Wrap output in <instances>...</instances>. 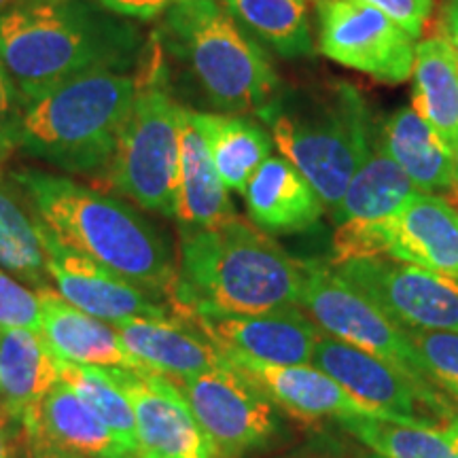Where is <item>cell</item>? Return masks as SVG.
Wrapping results in <instances>:
<instances>
[{
	"mask_svg": "<svg viewBox=\"0 0 458 458\" xmlns=\"http://www.w3.org/2000/svg\"><path fill=\"white\" fill-rule=\"evenodd\" d=\"M142 34L94 0H13L0 13V62L21 102L74 77L139 66Z\"/></svg>",
	"mask_w": 458,
	"mask_h": 458,
	"instance_id": "obj_1",
	"label": "cell"
},
{
	"mask_svg": "<svg viewBox=\"0 0 458 458\" xmlns=\"http://www.w3.org/2000/svg\"><path fill=\"white\" fill-rule=\"evenodd\" d=\"M303 261L270 233L233 215L213 227L181 229L174 317H236L300 306Z\"/></svg>",
	"mask_w": 458,
	"mask_h": 458,
	"instance_id": "obj_2",
	"label": "cell"
},
{
	"mask_svg": "<svg viewBox=\"0 0 458 458\" xmlns=\"http://www.w3.org/2000/svg\"><path fill=\"white\" fill-rule=\"evenodd\" d=\"M11 181L62 244L162 300H170L176 283L172 249L162 229L139 210L81 182L47 172H13Z\"/></svg>",
	"mask_w": 458,
	"mask_h": 458,
	"instance_id": "obj_3",
	"label": "cell"
},
{
	"mask_svg": "<svg viewBox=\"0 0 458 458\" xmlns=\"http://www.w3.org/2000/svg\"><path fill=\"white\" fill-rule=\"evenodd\" d=\"M134 96L128 72L74 77L26 102L17 148L72 174H106Z\"/></svg>",
	"mask_w": 458,
	"mask_h": 458,
	"instance_id": "obj_4",
	"label": "cell"
},
{
	"mask_svg": "<svg viewBox=\"0 0 458 458\" xmlns=\"http://www.w3.org/2000/svg\"><path fill=\"white\" fill-rule=\"evenodd\" d=\"M261 117L274 142L334 210L354 172L374 151V123L357 88L331 81L301 91L286 102L276 98Z\"/></svg>",
	"mask_w": 458,
	"mask_h": 458,
	"instance_id": "obj_5",
	"label": "cell"
},
{
	"mask_svg": "<svg viewBox=\"0 0 458 458\" xmlns=\"http://www.w3.org/2000/svg\"><path fill=\"white\" fill-rule=\"evenodd\" d=\"M162 17L157 38L210 106L223 114H261L276 100L270 57L219 0H185Z\"/></svg>",
	"mask_w": 458,
	"mask_h": 458,
	"instance_id": "obj_6",
	"label": "cell"
},
{
	"mask_svg": "<svg viewBox=\"0 0 458 458\" xmlns=\"http://www.w3.org/2000/svg\"><path fill=\"white\" fill-rule=\"evenodd\" d=\"M139 66L134 105L119 134L106 181L140 208L174 216L182 106L165 89L162 49L142 51Z\"/></svg>",
	"mask_w": 458,
	"mask_h": 458,
	"instance_id": "obj_7",
	"label": "cell"
},
{
	"mask_svg": "<svg viewBox=\"0 0 458 458\" xmlns=\"http://www.w3.org/2000/svg\"><path fill=\"white\" fill-rule=\"evenodd\" d=\"M388 257L458 280V210L445 198L414 191L393 216L337 225L334 263Z\"/></svg>",
	"mask_w": 458,
	"mask_h": 458,
	"instance_id": "obj_8",
	"label": "cell"
},
{
	"mask_svg": "<svg viewBox=\"0 0 458 458\" xmlns=\"http://www.w3.org/2000/svg\"><path fill=\"white\" fill-rule=\"evenodd\" d=\"M300 306L323 334L376 354L403 369L418 385L435 388L427 380L420 354L408 331L393 323L376 303L337 276L334 266L317 259L303 261Z\"/></svg>",
	"mask_w": 458,
	"mask_h": 458,
	"instance_id": "obj_9",
	"label": "cell"
},
{
	"mask_svg": "<svg viewBox=\"0 0 458 458\" xmlns=\"http://www.w3.org/2000/svg\"><path fill=\"white\" fill-rule=\"evenodd\" d=\"M334 270L405 331L458 334V280L388 257L351 259Z\"/></svg>",
	"mask_w": 458,
	"mask_h": 458,
	"instance_id": "obj_10",
	"label": "cell"
},
{
	"mask_svg": "<svg viewBox=\"0 0 458 458\" xmlns=\"http://www.w3.org/2000/svg\"><path fill=\"white\" fill-rule=\"evenodd\" d=\"M310 365L334 377L354 399L393 416L401 425L435 427L456 416L452 401L418 385L397 365L327 334L318 337Z\"/></svg>",
	"mask_w": 458,
	"mask_h": 458,
	"instance_id": "obj_11",
	"label": "cell"
},
{
	"mask_svg": "<svg viewBox=\"0 0 458 458\" xmlns=\"http://www.w3.org/2000/svg\"><path fill=\"white\" fill-rule=\"evenodd\" d=\"M318 49L337 64L382 83H403L414 71V38L397 21L359 0H314Z\"/></svg>",
	"mask_w": 458,
	"mask_h": 458,
	"instance_id": "obj_12",
	"label": "cell"
},
{
	"mask_svg": "<svg viewBox=\"0 0 458 458\" xmlns=\"http://www.w3.org/2000/svg\"><path fill=\"white\" fill-rule=\"evenodd\" d=\"M219 458L261 450L280 433L276 408L229 363L227 369L172 380Z\"/></svg>",
	"mask_w": 458,
	"mask_h": 458,
	"instance_id": "obj_13",
	"label": "cell"
},
{
	"mask_svg": "<svg viewBox=\"0 0 458 458\" xmlns=\"http://www.w3.org/2000/svg\"><path fill=\"white\" fill-rule=\"evenodd\" d=\"M102 369L134 411L142 458H219L170 377L148 369Z\"/></svg>",
	"mask_w": 458,
	"mask_h": 458,
	"instance_id": "obj_14",
	"label": "cell"
},
{
	"mask_svg": "<svg viewBox=\"0 0 458 458\" xmlns=\"http://www.w3.org/2000/svg\"><path fill=\"white\" fill-rule=\"evenodd\" d=\"M38 229L47 255L49 276L57 286V293L79 310L111 325L136 318L174 317L168 301L62 244L41 219Z\"/></svg>",
	"mask_w": 458,
	"mask_h": 458,
	"instance_id": "obj_15",
	"label": "cell"
},
{
	"mask_svg": "<svg viewBox=\"0 0 458 458\" xmlns=\"http://www.w3.org/2000/svg\"><path fill=\"white\" fill-rule=\"evenodd\" d=\"M182 320L191 323L223 354H242L276 365H310L314 346L323 335V329L300 306L236 317L191 314Z\"/></svg>",
	"mask_w": 458,
	"mask_h": 458,
	"instance_id": "obj_16",
	"label": "cell"
},
{
	"mask_svg": "<svg viewBox=\"0 0 458 458\" xmlns=\"http://www.w3.org/2000/svg\"><path fill=\"white\" fill-rule=\"evenodd\" d=\"M225 357L238 374H242L272 401L274 408L286 411L295 420L312 425L325 418L342 420L354 416H374L397 422L385 411L354 399L334 377L314 365L263 363L242 354H225Z\"/></svg>",
	"mask_w": 458,
	"mask_h": 458,
	"instance_id": "obj_17",
	"label": "cell"
},
{
	"mask_svg": "<svg viewBox=\"0 0 458 458\" xmlns=\"http://www.w3.org/2000/svg\"><path fill=\"white\" fill-rule=\"evenodd\" d=\"M148 371L182 380L229 368V360L191 323L179 317L136 318L113 325Z\"/></svg>",
	"mask_w": 458,
	"mask_h": 458,
	"instance_id": "obj_18",
	"label": "cell"
},
{
	"mask_svg": "<svg viewBox=\"0 0 458 458\" xmlns=\"http://www.w3.org/2000/svg\"><path fill=\"white\" fill-rule=\"evenodd\" d=\"M41 334L57 359L94 368L147 369L111 323L91 317L51 289L37 291Z\"/></svg>",
	"mask_w": 458,
	"mask_h": 458,
	"instance_id": "obj_19",
	"label": "cell"
},
{
	"mask_svg": "<svg viewBox=\"0 0 458 458\" xmlns=\"http://www.w3.org/2000/svg\"><path fill=\"white\" fill-rule=\"evenodd\" d=\"M21 427L26 442L49 444L85 458H122L130 454L89 405L62 380L26 411Z\"/></svg>",
	"mask_w": 458,
	"mask_h": 458,
	"instance_id": "obj_20",
	"label": "cell"
},
{
	"mask_svg": "<svg viewBox=\"0 0 458 458\" xmlns=\"http://www.w3.org/2000/svg\"><path fill=\"white\" fill-rule=\"evenodd\" d=\"M253 225L266 233H295L317 227L323 202L301 172L284 157H267L244 191Z\"/></svg>",
	"mask_w": 458,
	"mask_h": 458,
	"instance_id": "obj_21",
	"label": "cell"
},
{
	"mask_svg": "<svg viewBox=\"0 0 458 458\" xmlns=\"http://www.w3.org/2000/svg\"><path fill=\"white\" fill-rule=\"evenodd\" d=\"M232 199L213 164L208 142L193 117L182 106L179 125V191L176 215L181 229L213 227L232 219Z\"/></svg>",
	"mask_w": 458,
	"mask_h": 458,
	"instance_id": "obj_22",
	"label": "cell"
},
{
	"mask_svg": "<svg viewBox=\"0 0 458 458\" xmlns=\"http://www.w3.org/2000/svg\"><path fill=\"white\" fill-rule=\"evenodd\" d=\"M60 382V359L51 352L41 331L0 329V403L13 420Z\"/></svg>",
	"mask_w": 458,
	"mask_h": 458,
	"instance_id": "obj_23",
	"label": "cell"
},
{
	"mask_svg": "<svg viewBox=\"0 0 458 458\" xmlns=\"http://www.w3.org/2000/svg\"><path fill=\"white\" fill-rule=\"evenodd\" d=\"M382 147L422 193H456L452 147L411 106L399 108L382 131Z\"/></svg>",
	"mask_w": 458,
	"mask_h": 458,
	"instance_id": "obj_24",
	"label": "cell"
},
{
	"mask_svg": "<svg viewBox=\"0 0 458 458\" xmlns=\"http://www.w3.org/2000/svg\"><path fill=\"white\" fill-rule=\"evenodd\" d=\"M418 191L410 176L388 156L382 140L359 165L348 182L342 202L334 208L335 225L348 221H382L393 216Z\"/></svg>",
	"mask_w": 458,
	"mask_h": 458,
	"instance_id": "obj_25",
	"label": "cell"
},
{
	"mask_svg": "<svg viewBox=\"0 0 458 458\" xmlns=\"http://www.w3.org/2000/svg\"><path fill=\"white\" fill-rule=\"evenodd\" d=\"M411 108L452 147L458 139V57L444 38H425L414 51Z\"/></svg>",
	"mask_w": 458,
	"mask_h": 458,
	"instance_id": "obj_26",
	"label": "cell"
},
{
	"mask_svg": "<svg viewBox=\"0 0 458 458\" xmlns=\"http://www.w3.org/2000/svg\"><path fill=\"white\" fill-rule=\"evenodd\" d=\"M193 117L206 136L210 156L227 191L244 193L249 181L270 157L272 142L255 122L236 114L199 113Z\"/></svg>",
	"mask_w": 458,
	"mask_h": 458,
	"instance_id": "obj_27",
	"label": "cell"
},
{
	"mask_svg": "<svg viewBox=\"0 0 458 458\" xmlns=\"http://www.w3.org/2000/svg\"><path fill=\"white\" fill-rule=\"evenodd\" d=\"M20 187L11 185L0 170V267L21 283L49 289L47 255L32 206L21 204Z\"/></svg>",
	"mask_w": 458,
	"mask_h": 458,
	"instance_id": "obj_28",
	"label": "cell"
},
{
	"mask_svg": "<svg viewBox=\"0 0 458 458\" xmlns=\"http://www.w3.org/2000/svg\"><path fill=\"white\" fill-rule=\"evenodd\" d=\"M249 34L283 57L314 54L306 0H221Z\"/></svg>",
	"mask_w": 458,
	"mask_h": 458,
	"instance_id": "obj_29",
	"label": "cell"
},
{
	"mask_svg": "<svg viewBox=\"0 0 458 458\" xmlns=\"http://www.w3.org/2000/svg\"><path fill=\"white\" fill-rule=\"evenodd\" d=\"M337 425L382 458H454L437 427L401 425L374 416L342 418Z\"/></svg>",
	"mask_w": 458,
	"mask_h": 458,
	"instance_id": "obj_30",
	"label": "cell"
},
{
	"mask_svg": "<svg viewBox=\"0 0 458 458\" xmlns=\"http://www.w3.org/2000/svg\"><path fill=\"white\" fill-rule=\"evenodd\" d=\"M60 380L66 382L89 405L91 411L105 422L125 450L139 452L134 411L125 394L105 374V369L60 359Z\"/></svg>",
	"mask_w": 458,
	"mask_h": 458,
	"instance_id": "obj_31",
	"label": "cell"
},
{
	"mask_svg": "<svg viewBox=\"0 0 458 458\" xmlns=\"http://www.w3.org/2000/svg\"><path fill=\"white\" fill-rule=\"evenodd\" d=\"M420 354L427 380L458 401V334L454 331H408Z\"/></svg>",
	"mask_w": 458,
	"mask_h": 458,
	"instance_id": "obj_32",
	"label": "cell"
},
{
	"mask_svg": "<svg viewBox=\"0 0 458 458\" xmlns=\"http://www.w3.org/2000/svg\"><path fill=\"white\" fill-rule=\"evenodd\" d=\"M0 329L41 331V303L37 293L0 267Z\"/></svg>",
	"mask_w": 458,
	"mask_h": 458,
	"instance_id": "obj_33",
	"label": "cell"
},
{
	"mask_svg": "<svg viewBox=\"0 0 458 458\" xmlns=\"http://www.w3.org/2000/svg\"><path fill=\"white\" fill-rule=\"evenodd\" d=\"M21 113H24V102H21L20 91H17L7 68L0 62V170L17 148Z\"/></svg>",
	"mask_w": 458,
	"mask_h": 458,
	"instance_id": "obj_34",
	"label": "cell"
},
{
	"mask_svg": "<svg viewBox=\"0 0 458 458\" xmlns=\"http://www.w3.org/2000/svg\"><path fill=\"white\" fill-rule=\"evenodd\" d=\"M359 3L382 11L393 21H397L411 38L420 37L435 7V0H359Z\"/></svg>",
	"mask_w": 458,
	"mask_h": 458,
	"instance_id": "obj_35",
	"label": "cell"
},
{
	"mask_svg": "<svg viewBox=\"0 0 458 458\" xmlns=\"http://www.w3.org/2000/svg\"><path fill=\"white\" fill-rule=\"evenodd\" d=\"M94 3L123 20L151 21L165 15L172 7L185 3V0H94Z\"/></svg>",
	"mask_w": 458,
	"mask_h": 458,
	"instance_id": "obj_36",
	"label": "cell"
},
{
	"mask_svg": "<svg viewBox=\"0 0 458 458\" xmlns=\"http://www.w3.org/2000/svg\"><path fill=\"white\" fill-rule=\"evenodd\" d=\"M286 458H382V456H377L376 452L365 448L363 444L342 445L337 444L335 439H331V442L318 445V450H303L300 454L286 456Z\"/></svg>",
	"mask_w": 458,
	"mask_h": 458,
	"instance_id": "obj_37",
	"label": "cell"
},
{
	"mask_svg": "<svg viewBox=\"0 0 458 458\" xmlns=\"http://www.w3.org/2000/svg\"><path fill=\"white\" fill-rule=\"evenodd\" d=\"M439 26H442L444 41L450 45L458 57V0H444Z\"/></svg>",
	"mask_w": 458,
	"mask_h": 458,
	"instance_id": "obj_38",
	"label": "cell"
},
{
	"mask_svg": "<svg viewBox=\"0 0 458 458\" xmlns=\"http://www.w3.org/2000/svg\"><path fill=\"white\" fill-rule=\"evenodd\" d=\"M28 444V454L30 458H85L77 452L55 448V445L41 444V442H26Z\"/></svg>",
	"mask_w": 458,
	"mask_h": 458,
	"instance_id": "obj_39",
	"label": "cell"
},
{
	"mask_svg": "<svg viewBox=\"0 0 458 458\" xmlns=\"http://www.w3.org/2000/svg\"><path fill=\"white\" fill-rule=\"evenodd\" d=\"M9 422H15V420L9 416V411L4 410V405L0 403V458H9V442H7Z\"/></svg>",
	"mask_w": 458,
	"mask_h": 458,
	"instance_id": "obj_40",
	"label": "cell"
},
{
	"mask_svg": "<svg viewBox=\"0 0 458 458\" xmlns=\"http://www.w3.org/2000/svg\"><path fill=\"white\" fill-rule=\"evenodd\" d=\"M445 442H448L452 454L458 458V416H452L445 420V427L442 428Z\"/></svg>",
	"mask_w": 458,
	"mask_h": 458,
	"instance_id": "obj_41",
	"label": "cell"
},
{
	"mask_svg": "<svg viewBox=\"0 0 458 458\" xmlns=\"http://www.w3.org/2000/svg\"><path fill=\"white\" fill-rule=\"evenodd\" d=\"M452 156H454V170H456V193L454 196L458 198V139L454 140V145H452Z\"/></svg>",
	"mask_w": 458,
	"mask_h": 458,
	"instance_id": "obj_42",
	"label": "cell"
},
{
	"mask_svg": "<svg viewBox=\"0 0 458 458\" xmlns=\"http://www.w3.org/2000/svg\"><path fill=\"white\" fill-rule=\"evenodd\" d=\"M11 3H13V0H0V13H3V11H4V9H7Z\"/></svg>",
	"mask_w": 458,
	"mask_h": 458,
	"instance_id": "obj_43",
	"label": "cell"
},
{
	"mask_svg": "<svg viewBox=\"0 0 458 458\" xmlns=\"http://www.w3.org/2000/svg\"><path fill=\"white\" fill-rule=\"evenodd\" d=\"M122 458H142L139 452H130V454H125V456H122Z\"/></svg>",
	"mask_w": 458,
	"mask_h": 458,
	"instance_id": "obj_44",
	"label": "cell"
}]
</instances>
